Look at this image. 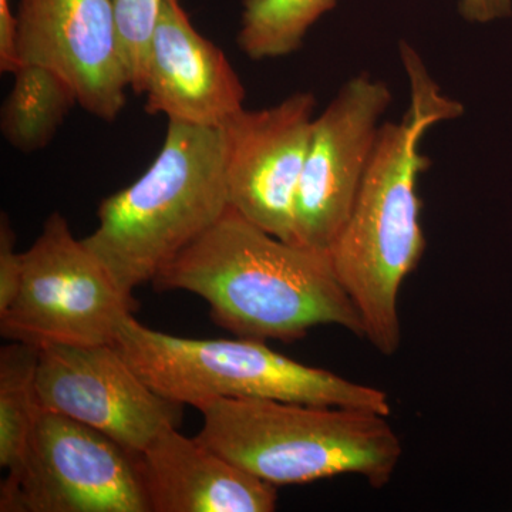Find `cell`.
Masks as SVG:
<instances>
[{"label": "cell", "instance_id": "1", "mask_svg": "<svg viewBox=\"0 0 512 512\" xmlns=\"http://www.w3.org/2000/svg\"><path fill=\"white\" fill-rule=\"evenodd\" d=\"M399 49L409 107L402 119L380 128L355 205L329 249L340 284L363 320L365 339L384 356L400 348V289L426 251L419 180L431 160L421 144L431 127L464 114V104L441 90L419 52L404 40Z\"/></svg>", "mask_w": 512, "mask_h": 512}, {"label": "cell", "instance_id": "2", "mask_svg": "<svg viewBox=\"0 0 512 512\" xmlns=\"http://www.w3.org/2000/svg\"><path fill=\"white\" fill-rule=\"evenodd\" d=\"M151 284L201 296L212 320L238 338L293 342L323 325L365 338L329 252L276 238L232 207Z\"/></svg>", "mask_w": 512, "mask_h": 512}, {"label": "cell", "instance_id": "3", "mask_svg": "<svg viewBox=\"0 0 512 512\" xmlns=\"http://www.w3.org/2000/svg\"><path fill=\"white\" fill-rule=\"evenodd\" d=\"M221 128L168 121L163 147L137 181L101 201L83 242L121 291L153 281L228 210Z\"/></svg>", "mask_w": 512, "mask_h": 512}, {"label": "cell", "instance_id": "4", "mask_svg": "<svg viewBox=\"0 0 512 512\" xmlns=\"http://www.w3.org/2000/svg\"><path fill=\"white\" fill-rule=\"evenodd\" d=\"M198 410V437L275 487L356 474L380 488L403 456L387 417L365 410L272 399H217Z\"/></svg>", "mask_w": 512, "mask_h": 512}, {"label": "cell", "instance_id": "5", "mask_svg": "<svg viewBox=\"0 0 512 512\" xmlns=\"http://www.w3.org/2000/svg\"><path fill=\"white\" fill-rule=\"evenodd\" d=\"M114 345L154 392L181 406L272 399L392 414L382 389L303 365L262 340L180 338L147 328L131 313Z\"/></svg>", "mask_w": 512, "mask_h": 512}, {"label": "cell", "instance_id": "6", "mask_svg": "<svg viewBox=\"0 0 512 512\" xmlns=\"http://www.w3.org/2000/svg\"><path fill=\"white\" fill-rule=\"evenodd\" d=\"M23 254L15 301L0 313V333L12 342L46 346L114 345L136 299L121 291L66 218L53 212Z\"/></svg>", "mask_w": 512, "mask_h": 512}, {"label": "cell", "instance_id": "7", "mask_svg": "<svg viewBox=\"0 0 512 512\" xmlns=\"http://www.w3.org/2000/svg\"><path fill=\"white\" fill-rule=\"evenodd\" d=\"M2 512H151L137 458L106 434L40 410L28 453L8 471Z\"/></svg>", "mask_w": 512, "mask_h": 512}, {"label": "cell", "instance_id": "8", "mask_svg": "<svg viewBox=\"0 0 512 512\" xmlns=\"http://www.w3.org/2000/svg\"><path fill=\"white\" fill-rule=\"evenodd\" d=\"M390 103L386 83L357 74L315 117L296 198L295 244L332 248L355 205Z\"/></svg>", "mask_w": 512, "mask_h": 512}, {"label": "cell", "instance_id": "9", "mask_svg": "<svg viewBox=\"0 0 512 512\" xmlns=\"http://www.w3.org/2000/svg\"><path fill=\"white\" fill-rule=\"evenodd\" d=\"M36 387L40 409L86 424L134 456L183 417V406L154 392L116 345L39 349Z\"/></svg>", "mask_w": 512, "mask_h": 512}, {"label": "cell", "instance_id": "10", "mask_svg": "<svg viewBox=\"0 0 512 512\" xmlns=\"http://www.w3.org/2000/svg\"><path fill=\"white\" fill-rule=\"evenodd\" d=\"M316 104L315 94L293 93L275 106L239 111L221 127L229 207L288 242Z\"/></svg>", "mask_w": 512, "mask_h": 512}, {"label": "cell", "instance_id": "11", "mask_svg": "<svg viewBox=\"0 0 512 512\" xmlns=\"http://www.w3.org/2000/svg\"><path fill=\"white\" fill-rule=\"evenodd\" d=\"M16 20L20 64L59 73L97 119L120 116L130 79L113 0H19Z\"/></svg>", "mask_w": 512, "mask_h": 512}, {"label": "cell", "instance_id": "12", "mask_svg": "<svg viewBox=\"0 0 512 512\" xmlns=\"http://www.w3.org/2000/svg\"><path fill=\"white\" fill-rule=\"evenodd\" d=\"M144 94L151 116L214 128L244 110L247 97L227 55L194 28L181 0L161 2Z\"/></svg>", "mask_w": 512, "mask_h": 512}, {"label": "cell", "instance_id": "13", "mask_svg": "<svg viewBox=\"0 0 512 512\" xmlns=\"http://www.w3.org/2000/svg\"><path fill=\"white\" fill-rule=\"evenodd\" d=\"M136 458L151 512H272L278 503L275 485L178 427L161 431Z\"/></svg>", "mask_w": 512, "mask_h": 512}, {"label": "cell", "instance_id": "14", "mask_svg": "<svg viewBox=\"0 0 512 512\" xmlns=\"http://www.w3.org/2000/svg\"><path fill=\"white\" fill-rule=\"evenodd\" d=\"M0 110V131L6 143L23 154L52 143L73 107L76 92L59 73L39 64H20Z\"/></svg>", "mask_w": 512, "mask_h": 512}, {"label": "cell", "instance_id": "15", "mask_svg": "<svg viewBox=\"0 0 512 512\" xmlns=\"http://www.w3.org/2000/svg\"><path fill=\"white\" fill-rule=\"evenodd\" d=\"M336 5L338 0H242L239 49L255 62L292 55Z\"/></svg>", "mask_w": 512, "mask_h": 512}, {"label": "cell", "instance_id": "16", "mask_svg": "<svg viewBox=\"0 0 512 512\" xmlns=\"http://www.w3.org/2000/svg\"><path fill=\"white\" fill-rule=\"evenodd\" d=\"M39 349L12 342L0 350V466L16 470L28 453L40 413L36 370Z\"/></svg>", "mask_w": 512, "mask_h": 512}, {"label": "cell", "instance_id": "17", "mask_svg": "<svg viewBox=\"0 0 512 512\" xmlns=\"http://www.w3.org/2000/svg\"><path fill=\"white\" fill-rule=\"evenodd\" d=\"M161 2L163 0H113L130 89L137 96L146 89L148 52Z\"/></svg>", "mask_w": 512, "mask_h": 512}, {"label": "cell", "instance_id": "18", "mask_svg": "<svg viewBox=\"0 0 512 512\" xmlns=\"http://www.w3.org/2000/svg\"><path fill=\"white\" fill-rule=\"evenodd\" d=\"M16 235L8 215L0 220V313L15 301L23 274V254L16 252Z\"/></svg>", "mask_w": 512, "mask_h": 512}, {"label": "cell", "instance_id": "19", "mask_svg": "<svg viewBox=\"0 0 512 512\" xmlns=\"http://www.w3.org/2000/svg\"><path fill=\"white\" fill-rule=\"evenodd\" d=\"M18 20L10 0H0V70L12 74L20 66L18 49Z\"/></svg>", "mask_w": 512, "mask_h": 512}, {"label": "cell", "instance_id": "20", "mask_svg": "<svg viewBox=\"0 0 512 512\" xmlns=\"http://www.w3.org/2000/svg\"><path fill=\"white\" fill-rule=\"evenodd\" d=\"M458 10L468 22L488 23L510 16L512 0H460Z\"/></svg>", "mask_w": 512, "mask_h": 512}]
</instances>
